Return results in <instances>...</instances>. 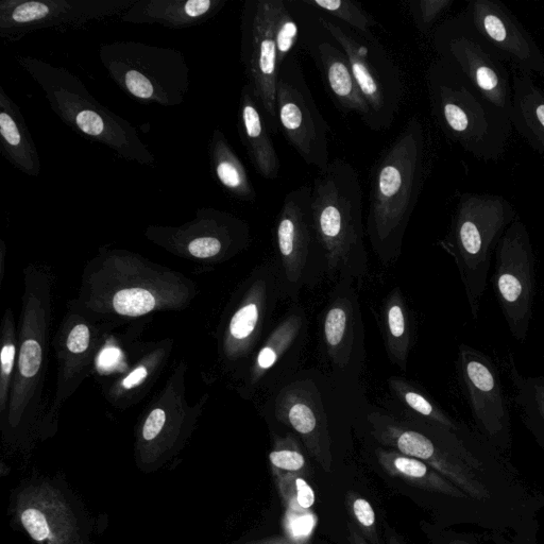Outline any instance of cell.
Wrapping results in <instances>:
<instances>
[{
	"label": "cell",
	"mask_w": 544,
	"mask_h": 544,
	"mask_svg": "<svg viewBox=\"0 0 544 544\" xmlns=\"http://www.w3.org/2000/svg\"><path fill=\"white\" fill-rule=\"evenodd\" d=\"M138 0H3L0 38L14 42L42 29L79 28L121 17Z\"/></svg>",
	"instance_id": "15"
},
{
	"label": "cell",
	"mask_w": 544,
	"mask_h": 544,
	"mask_svg": "<svg viewBox=\"0 0 544 544\" xmlns=\"http://www.w3.org/2000/svg\"><path fill=\"white\" fill-rule=\"evenodd\" d=\"M15 60L39 85L49 107L67 127L92 142L107 146L124 160L155 165L156 158L138 130L102 105L78 76L38 58L19 55Z\"/></svg>",
	"instance_id": "3"
},
{
	"label": "cell",
	"mask_w": 544,
	"mask_h": 544,
	"mask_svg": "<svg viewBox=\"0 0 544 544\" xmlns=\"http://www.w3.org/2000/svg\"><path fill=\"white\" fill-rule=\"evenodd\" d=\"M388 544H403V542L396 535H393L389 537Z\"/></svg>",
	"instance_id": "47"
},
{
	"label": "cell",
	"mask_w": 544,
	"mask_h": 544,
	"mask_svg": "<svg viewBox=\"0 0 544 544\" xmlns=\"http://www.w3.org/2000/svg\"><path fill=\"white\" fill-rule=\"evenodd\" d=\"M382 469L393 478L412 486L449 496H462L442 475L420 459L391 449L379 448L374 452Z\"/></svg>",
	"instance_id": "29"
},
{
	"label": "cell",
	"mask_w": 544,
	"mask_h": 544,
	"mask_svg": "<svg viewBox=\"0 0 544 544\" xmlns=\"http://www.w3.org/2000/svg\"><path fill=\"white\" fill-rule=\"evenodd\" d=\"M513 80V128L544 158V89L533 75L510 68Z\"/></svg>",
	"instance_id": "25"
},
{
	"label": "cell",
	"mask_w": 544,
	"mask_h": 544,
	"mask_svg": "<svg viewBox=\"0 0 544 544\" xmlns=\"http://www.w3.org/2000/svg\"><path fill=\"white\" fill-rule=\"evenodd\" d=\"M280 496L288 509L304 512L311 509L316 501L313 487L300 473H274Z\"/></svg>",
	"instance_id": "32"
},
{
	"label": "cell",
	"mask_w": 544,
	"mask_h": 544,
	"mask_svg": "<svg viewBox=\"0 0 544 544\" xmlns=\"http://www.w3.org/2000/svg\"><path fill=\"white\" fill-rule=\"evenodd\" d=\"M356 384L312 370H298L264 404V415L292 431L326 472L333 465L334 411L356 400Z\"/></svg>",
	"instance_id": "5"
},
{
	"label": "cell",
	"mask_w": 544,
	"mask_h": 544,
	"mask_svg": "<svg viewBox=\"0 0 544 544\" xmlns=\"http://www.w3.org/2000/svg\"><path fill=\"white\" fill-rule=\"evenodd\" d=\"M312 217L327 274L361 284L368 271L364 191L359 174L347 161H331L312 186Z\"/></svg>",
	"instance_id": "2"
},
{
	"label": "cell",
	"mask_w": 544,
	"mask_h": 544,
	"mask_svg": "<svg viewBox=\"0 0 544 544\" xmlns=\"http://www.w3.org/2000/svg\"><path fill=\"white\" fill-rule=\"evenodd\" d=\"M288 58L280 68L277 84L279 126L300 158L319 173L331 163L330 128L320 113L299 64Z\"/></svg>",
	"instance_id": "13"
},
{
	"label": "cell",
	"mask_w": 544,
	"mask_h": 544,
	"mask_svg": "<svg viewBox=\"0 0 544 544\" xmlns=\"http://www.w3.org/2000/svg\"><path fill=\"white\" fill-rule=\"evenodd\" d=\"M0 149L4 158L23 174L38 178L42 165L36 143L19 106L0 88Z\"/></svg>",
	"instance_id": "23"
},
{
	"label": "cell",
	"mask_w": 544,
	"mask_h": 544,
	"mask_svg": "<svg viewBox=\"0 0 544 544\" xmlns=\"http://www.w3.org/2000/svg\"><path fill=\"white\" fill-rule=\"evenodd\" d=\"M348 541L349 544H369L366 538L355 529V526L348 524Z\"/></svg>",
	"instance_id": "46"
},
{
	"label": "cell",
	"mask_w": 544,
	"mask_h": 544,
	"mask_svg": "<svg viewBox=\"0 0 544 544\" xmlns=\"http://www.w3.org/2000/svg\"><path fill=\"white\" fill-rule=\"evenodd\" d=\"M241 58L248 84L270 131L277 132L280 128L277 111L280 66L272 19V0L246 4L242 19Z\"/></svg>",
	"instance_id": "16"
},
{
	"label": "cell",
	"mask_w": 544,
	"mask_h": 544,
	"mask_svg": "<svg viewBox=\"0 0 544 544\" xmlns=\"http://www.w3.org/2000/svg\"><path fill=\"white\" fill-rule=\"evenodd\" d=\"M410 5L416 27L427 34L439 17L453 5V0H416Z\"/></svg>",
	"instance_id": "36"
},
{
	"label": "cell",
	"mask_w": 544,
	"mask_h": 544,
	"mask_svg": "<svg viewBox=\"0 0 544 544\" xmlns=\"http://www.w3.org/2000/svg\"><path fill=\"white\" fill-rule=\"evenodd\" d=\"M441 60L454 66L492 106L510 118L513 80L510 68L482 40L466 12L442 24L435 33Z\"/></svg>",
	"instance_id": "9"
},
{
	"label": "cell",
	"mask_w": 544,
	"mask_h": 544,
	"mask_svg": "<svg viewBox=\"0 0 544 544\" xmlns=\"http://www.w3.org/2000/svg\"><path fill=\"white\" fill-rule=\"evenodd\" d=\"M90 345V331L85 325L76 326L67 339V348L72 353L78 354L87 351Z\"/></svg>",
	"instance_id": "39"
},
{
	"label": "cell",
	"mask_w": 544,
	"mask_h": 544,
	"mask_svg": "<svg viewBox=\"0 0 544 544\" xmlns=\"http://www.w3.org/2000/svg\"><path fill=\"white\" fill-rule=\"evenodd\" d=\"M15 347L11 344L4 346L2 350V370L4 376H9L14 364Z\"/></svg>",
	"instance_id": "42"
},
{
	"label": "cell",
	"mask_w": 544,
	"mask_h": 544,
	"mask_svg": "<svg viewBox=\"0 0 544 544\" xmlns=\"http://www.w3.org/2000/svg\"><path fill=\"white\" fill-rule=\"evenodd\" d=\"M121 360V352L114 347H108L99 356V365L106 369L113 368Z\"/></svg>",
	"instance_id": "41"
},
{
	"label": "cell",
	"mask_w": 544,
	"mask_h": 544,
	"mask_svg": "<svg viewBox=\"0 0 544 544\" xmlns=\"http://www.w3.org/2000/svg\"><path fill=\"white\" fill-rule=\"evenodd\" d=\"M317 56L327 87L337 106L346 112L355 113L371 126V112L359 87H357L351 66L342 48L330 42L317 47Z\"/></svg>",
	"instance_id": "26"
},
{
	"label": "cell",
	"mask_w": 544,
	"mask_h": 544,
	"mask_svg": "<svg viewBox=\"0 0 544 544\" xmlns=\"http://www.w3.org/2000/svg\"><path fill=\"white\" fill-rule=\"evenodd\" d=\"M282 297L274 261L253 271L245 286L243 300L237 305L228 325L229 340L236 356L253 355L272 329V318Z\"/></svg>",
	"instance_id": "20"
},
{
	"label": "cell",
	"mask_w": 544,
	"mask_h": 544,
	"mask_svg": "<svg viewBox=\"0 0 544 544\" xmlns=\"http://www.w3.org/2000/svg\"><path fill=\"white\" fill-rule=\"evenodd\" d=\"M516 218L512 203L502 196L464 194L448 235L439 243L454 259L474 320L479 319L492 251Z\"/></svg>",
	"instance_id": "6"
},
{
	"label": "cell",
	"mask_w": 544,
	"mask_h": 544,
	"mask_svg": "<svg viewBox=\"0 0 544 544\" xmlns=\"http://www.w3.org/2000/svg\"><path fill=\"white\" fill-rule=\"evenodd\" d=\"M356 281L338 278L319 320V347L332 376L357 384L365 364V334Z\"/></svg>",
	"instance_id": "14"
},
{
	"label": "cell",
	"mask_w": 544,
	"mask_h": 544,
	"mask_svg": "<svg viewBox=\"0 0 544 544\" xmlns=\"http://www.w3.org/2000/svg\"><path fill=\"white\" fill-rule=\"evenodd\" d=\"M336 44L343 49L371 112V129H388L398 113L403 87L397 67L376 40L327 19L320 20Z\"/></svg>",
	"instance_id": "12"
},
{
	"label": "cell",
	"mask_w": 544,
	"mask_h": 544,
	"mask_svg": "<svg viewBox=\"0 0 544 544\" xmlns=\"http://www.w3.org/2000/svg\"><path fill=\"white\" fill-rule=\"evenodd\" d=\"M238 133L257 173L264 179L276 180L281 163L272 142L270 128L264 114L247 83L241 93L238 107Z\"/></svg>",
	"instance_id": "22"
},
{
	"label": "cell",
	"mask_w": 544,
	"mask_h": 544,
	"mask_svg": "<svg viewBox=\"0 0 544 544\" xmlns=\"http://www.w3.org/2000/svg\"><path fill=\"white\" fill-rule=\"evenodd\" d=\"M272 235L282 297L298 302L304 287L316 285L327 274L313 228L311 186H300L285 196Z\"/></svg>",
	"instance_id": "8"
},
{
	"label": "cell",
	"mask_w": 544,
	"mask_h": 544,
	"mask_svg": "<svg viewBox=\"0 0 544 544\" xmlns=\"http://www.w3.org/2000/svg\"><path fill=\"white\" fill-rule=\"evenodd\" d=\"M146 377V368L140 367L129 374V376L124 380V386L126 388H132L142 383Z\"/></svg>",
	"instance_id": "44"
},
{
	"label": "cell",
	"mask_w": 544,
	"mask_h": 544,
	"mask_svg": "<svg viewBox=\"0 0 544 544\" xmlns=\"http://www.w3.org/2000/svg\"><path fill=\"white\" fill-rule=\"evenodd\" d=\"M380 329L389 362L406 371L416 342V320L398 286L382 301Z\"/></svg>",
	"instance_id": "24"
},
{
	"label": "cell",
	"mask_w": 544,
	"mask_h": 544,
	"mask_svg": "<svg viewBox=\"0 0 544 544\" xmlns=\"http://www.w3.org/2000/svg\"><path fill=\"white\" fill-rule=\"evenodd\" d=\"M303 4L336 17L360 36L374 40L371 29L376 23L360 4L350 0H303Z\"/></svg>",
	"instance_id": "30"
},
{
	"label": "cell",
	"mask_w": 544,
	"mask_h": 544,
	"mask_svg": "<svg viewBox=\"0 0 544 544\" xmlns=\"http://www.w3.org/2000/svg\"><path fill=\"white\" fill-rule=\"evenodd\" d=\"M43 351L37 340L27 339L20 354V371L25 378L36 376L42 365Z\"/></svg>",
	"instance_id": "37"
},
{
	"label": "cell",
	"mask_w": 544,
	"mask_h": 544,
	"mask_svg": "<svg viewBox=\"0 0 544 544\" xmlns=\"http://www.w3.org/2000/svg\"><path fill=\"white\" fill-rule=\"evenodd\" d=\"M425 158L424 129L414 117L372 168L366 234L374 254L384 265L400 258L405 233L422 191Z\"/></svg>",
	"instance_id": "1"
},
{
	"label": "cell",
	"mask_w": 544,
	"mask_h": 544,
	"mask_svg": "<svg viewBox=\"0 0 544 544\" xmlns=\"http://www.w3.org/2000/svg\"><path fill=\"white\" fill-rule=\"evenodd\" d=\"M272 19H274L278 62L281 68L297 44L299 29L282 0H272Z\"/></svg>",
	"instance_id": "33"
},
{
	"label": "cell",
	"mask_w": 544,
	"mask_h": 544,
	"mask_svg": "<svg viewBox=\"0 0 544 544\" xmlns=\"http://www.w3.org/2000/svg\"><path fill=\"white\" fill-rule=\"evenodd\" d=\"M22 522L29 535L36 541L49 536V526L45 516L38 509L29 508L22 515Z\"/></svg>",
	"instance_id": "38"
},
{
	"label": "cell",
	"mask_w": 544,
	"mask_h": 544,
	"mask_svg": "<svg viewBox=\"0 0 544 544\" xmlns=\"http://www.w3.org/2000/svg\"><path fill=\"white\" fill-rule=\"evenodd\" d=\"M525 382L535 396L544 403V377H525Z\"/></svg>",
	"instance_id": "43"
},
{
	"label": "cell",
	"mask_w": 544,
	"mask_h": 544,
	"mask_svg": "<svg viewBox=\"0 0 544 544\" xmlns=\"http://www.w3.org/2000/svg\"><path fill=\"white\" fill-rule=\"evenodd\" d=\"M209 158L212 174L230 197L244 202L257 199V192L245 165L236 155L224 132L219 129L212 133Z\"/></svg>",
	"instance_id": "28"
},
{
	"label": "cell",
	"mask_w": 544,
	"mask_h": 544,
	"mask_svg": "<svg viewBox=\"0 0 544 544\" xmlns=\"http://www.w3.org/2000/svg\"><path fill=\"white\" fill-rule=\"evenodd\" d=\"M466 14L482 40L510 68L544 77V55L517 16L496 0H474Z\"/></svg>",
	"instance_id": "19"
},
{
	"label": "cell",
	"mask_w": 544,
	"mask_h": 544,
	"mask_svg": "<svg viewBox=\"0 0 544 544\" xmlns=\"http://www.w3.org/2000/svg\"><path fill=\"white\" fill-rule=\"evenodd\" d=\"M166 421V415L161 408L152 411L148 416L143 430V436L146 440L155 439L162 431Z\"/></svg>",
	"instance_id": "40"
},
{
	"label": "cell",
	"mask_w": 544,
	"mask_h": 544,
	"mask_svg": "<svg viewBox=\"0 0 544 544\" xmlns=\"http://www.w3.org/2000/svg\"><path fill=\"white\" fill-rule=\"evenodd\" d=\"M428 80L432 113L447 138L476 159L499 160L512 138L509 116L444 60L433 64Z\"/></svg>",
	"instance_id": "4"
},
{
	"label": "cell",
	"mask_w": 544,
	"mask_h": 544,
	"mask_svg": "<svg viewBox=\"0 0 544 544\" xmlns=\"http://www.w3.org/2000/svg\"><path fill=\"white\" fill-rule=\"evenodd\" d=\"M456 368L476 424L490 440L506 444L510 414L495 363L480 350L462 345L458 349Z\"/></svg>",
	"instance_id": "17"
},
{
	"label": "cell",
	"mask_w": 544,
	"mask_h": 544,
	"mask_svg": "<svg viewBox=\"0 0 544 544\" xmlns=\"http://www.w3.org/2000/svg\"><path fill=\"white\" fill-rule=\"evenodd\" d=\"M536 260L529 230L516 218L496 249L492 286L508 329L518 343L529 337L536 296Z\"/></svg>",
	"instance_id": "11"
},
{
	"label": "cell",
	"mask_w": 544,
	"mask_h": 544,
	"mask_svg": "<svg viewBox=\"0 0 544 544\" xmlns=\"http://www.w3.org/2000/svg\"><path fill=\"white\" fill-rule=\"evenodd\" d=\"M226 5V0H138L119 20L128 24L185 29L214 19Z\"/></svg>",
	"instance_id": "21"
},
{
	"label": "cell",
	"mask_w": 544,
	"mask_h": 544,
	"mask_svg": "<svg viewBox=\"0 0 544 544\" xmlns=\"http://www.w3.org/2000/svg\"><path fill=\"white\" fill-rule=\"evenodd\" d=\"M244 544H298V543L284 537L274 536V537H266L259 540L248 541Z\"/></svg>",
	"instance_id": "45"
},
{
	"label": "cell",
	"mask_w": 544,
	"mask_h": 544,
	"mask_svg": "<svg viewBox=\"0 0 544 544\" xmlns=\"http://www.w3.org/2000/svg\"><path fill=\"white\" fill-rule=\"evenodd\" d=\"M346 505L366 540L379 544L377 516L371 503L356 492L349 491L346 495Z\"/></svg>",
	"instance_id": "34"
},
{
	"label": "cell",
	"mask_w": 544,
	"mask_h": 544,
	"mask_svg": "<svg viewBox=\"0 0 544 544\" xmlns=\"http://www.w3.org/2000/svg\"><path fill=\"white\" fill-rule=\"evenodd\" d=\"M366 421L371 436L383 447L418 458L466 487L461 458L469 452L459 434L393 411H371Z\"/></svg>",
	"instance_id": "10"
},
{
	"label": "cell",
	"mask_w": 544,
	"mask_h": 544,
	"mask_svg": "<svg viewBox=\"0 0 544 544\" xmlns=\"http://www.w3.org/2000/svg\"><path fill=\"white\" fill-rule=\"evenodd\" d=\"M308 332V316L302 306L294 302L252 355L247 378L251 391L269 395L294 376Z\"/></svg>",
	"instance_id": "18"
},
{
	"label": "cell",
	"mask_w": 544,
	"mask_h": 544,
	"mask_svg": "<svg viewBox=\"0 0 544 544\" xmlns=\"http://www.w3.org/2000/svg\"><path fill=\"white\" fill-rule=\"evenodd\" d=\"M274 473H301L306 469V458L300 442L292 432L284 436L276 435L274 445L268 455Z\"/></svg>",
	"instance_id": "31"
},
{
	"label": "cell",
	"mask_w": 544,
	"mask_h": 544,
	"mask_svg": "<svg viewBox=\"0 0 544 544\" xmlns=\"http://www.w3.org/2000/svg\"><path fill=\"white\" fill-rule=\"evenodd\" d=\"M99 57L117 87L143 104L178 107L190 92V67L177 49L119 41L102 45Z\"/></svg>",
	"instance_id": "7"
},
{
	"label": "cell",
	"mask_w": 544,
	"mask_h": 544,
	"mask_svg": "<svg viewBox=\"0 0 544 544\" xmlns=\"http://www.w3.org/2000/svg\"><path fill=\"white\" fill-rule=\"evenodd\" d=\"M391 401L387 411L411 416L462 435V424L450 417L419 384L402 377H390L387 381Z\"/></svg>",
	"instance_id": "27"
},
{
	"label": "cell",
	"mask_w": 544,
	"mask_h": 544,
	"mask_svg": "<svg viewBox=\"0 0 544 544\" xmlns=\"http://www.w3.org/2000/svg\"><path fill=\"white\" fill-rule=\"evenodd\" d=\"M113 306L118 314L140 317L155 309L156 299L145 289L129 288L116 293L113 298Z\"/></svg>",
	"instance_id": "35"
}]
</instances>
